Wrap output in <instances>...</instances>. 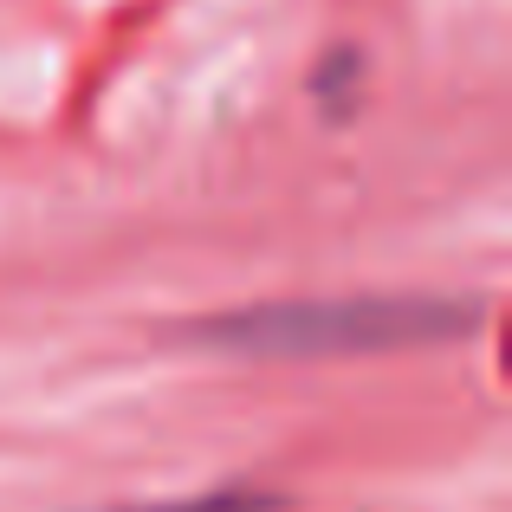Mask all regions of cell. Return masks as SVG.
<instances>
[{"label":"cell","instance_id":"6da1fadb","mask_svg":"<svg viewBox=\"0 0 512 512\" xmlns=\"http://www.w3.org/2000/svg\"><path fill=\"white\" fill-rule=\"evenodd\" d=\"M487 305L474 292L435 286H370V292H312V299H260L188 325V344L221 357L299 363V357H389L435 350L480 331Z\"/></svg>","mask_w":512,"mask_h":512},{"label":"cell","instance_id":"7a4b0ae2","mask_svg":"<svg viewBox=\"0 0 512 512\" xmlns=\"http://www.w3.org/2000/svg\"><path fill=\"white\" fill-rule=\"evenodd\" d=\"M286 493L247 487V480H227V487H201V493H169V500H130V506H98V512H279Z\"/></svg>","mask_w":512,"mask_h":512}]
</instances>
